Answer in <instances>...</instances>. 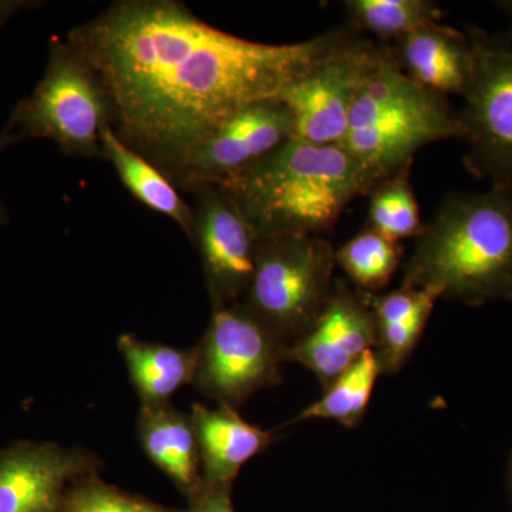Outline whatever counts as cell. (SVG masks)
<instances>
[{"label":"cell","mask_w":512,"mask_h":512,"mask_svg":"<svg viewBox=\"0 0 512 512\" xmlns=\"http://www.w3.org/2000/svg\"><path fill=\"white\" fill-rule=\"evenodd\" d=\"M266 45L208 25L174 0H120L67 40L99 76L111 128L173 184L198 146L229 116L286 87L352 35Z\"/></svg>","instance_id":"obj_1"},{"label":"cell","mask_w":512,"mask_h":512,"mask_svg":"<svg viewBox=\"0 0 512 512\" xmlns=\"http://www.w3.org/2000/svg\"><path fill=\"white\" fill-rule=\"evenodd\" d=\"M403 268L402 286L439 299L512 302V188L448 194Z\"/></svg>","instance_id":"obj_2"},{"label":"cell","mask_w":512,"mask_h":512,"mask_svg":"<svg viewBox=\"0 0 512 512\" xmlns=\"http://www.w3.org/2000/svg\"><path fill=\"white\" fill-rule=\"evenodd\" d=\"M375 184L342 146L289 140L222 185L256 237L319 235Z\"/></svg>","instance_id":"obj_3"},{"label":"cell","mask_w":512,"mask_h":512,"mask_svg":"<svg viewBox=\"0 0 512 512\" xmlns=\"http://www.w3.org/2000/svg\"><path fill=\"white\" fill-rule=\"evenodd\" d=\"M463 137L458 111L451 109L447 97L414 83L394 60L389 43H379L340 146L376 183L413 163L421 148Z\"/></svg>","instance_id":"obj_4"},{"label":"cell","mask_w":512,"mask_h":512,"mask_svg":"<svg viewBox=\"0 0 512 512\" xmlns=\"http://www.w3.org/2000/svg\"><path fill=\"white\" fill-rule=\"evenodd\" d=\"M335 252L319 235L259 239L254 276L239 303L289 348L328 305Z\"/></svg>","instance_id":"obj_5"},{"label":"cell","mask_w":512,"mask_h":512,"mask_svg":"<svg viewBox=\"0 0 512 512\" xmlns=\"http://www.w3.org/2000/svg\"><path fill=\"white\" fill-rule=\"evenodd\" d=\"M109 99L86 57L69 40H52L45 76L10 114L6 133L52 140L67 156L103 158ZM111 127V126H110Z\"/></svg>","instance_id":"obj_6"},{"label":"cell","mask_w":512,"mask_h":512,"mask_svg":"<svg viewBox=\"0 0 512 512\" xmlns=\"http://www.w3.org/2000/svg\"><path fill=\"white\" fill-rule=\"evenodd\" d=\"M473 73L458 119L467 143L464 165L491 187L512 188V35L467 30Z\"/></svg>","instance_id":"obj_7"},{"label":"cell","mask_w":512,"mask_h":512,"mask_svg":"<svg viewBox=\"0 0 512 512\" xmlns=\"http://www.w3.org/2000/svg\"><path fill=\"white\" fill-rule=\"evenodd\" d=\"M197 350L192 383L205 396L232 409L282 380L288 346L249 315L241 303L214 306Z\"/></svg>","instance_id":"obj_8"},{"label":"cell","mask_w":512,"mask_h":512,"mask_svg":"<svg viewBox=\"0 0 512 512\" xmlns=\"http://www.w3.org/2000/svg\"><path fill=\"white\" fill-rule=\"evenodd\" d=\"M379 42L353 32L319 57L279 97L291 111L293 138L315 146H340L360 86Z\"/></svg>","instance_id":"obj_9"},{"label":"cell","mask_w":512,"mask_h":512,"mask_svg":"<svg viewBox=\"0 0 512 512\" xmlns=\"http://www.w3.org/2000/svg\"><path fill=\"white\" fill-rule=\"evenodd\" d=\"M293 138L291 111L279 100L258 101L222 121L192 153L175 187H222Z\"/></svg>","instance_id":"obj_10"},{"label":"cell","mask_w":512,"mask_h":512,"mask_svg":"<svg viewBox=\"0 0 512 512\" xmlns=\"http://www.w3.org/2000/svg\"><path fill=\"white\" fill-rule=\"evenodd\" d=\"M191 238L200 251L212 308L239 303L255 271L258 237L224 188L197 191Z\"/></svg>","instance_id":"obj_11"},{"label":"cell","mask_w":512,"mask_h":512,"mask_svg":"<svg viewBox=\"0 0 512 512\" xmlns=\"http://www.w3.org/2000/svg\"><path fill=\"white\" fill-rule=\"evenodd\" d=\"M376 345L367 293L336 279L332 296L311 328L286 350V359L311 370L323 390Z\"/></svg>","instance_id":"obj_12"},{"label":"cell","mask_w":512,"mask_h":512,"mask_svg":"<svg viewBox=\"0 0 512 512\" xmlns=\"http://www.w3.org/2000/svg\"><path fill=\"white\" fill-rule=\"evenodd\" d=\"M92 458L50 443L0 453V512H60L76 481L92 476Z\"/></svg>","instance_id":"obj_13"},{"label":"cell","mask_w":512,"mask_h":512,"mask_svg":"<svg viewBox=\"0 0 512 512\" xmlns=\"http://www.w3.org/2000/svg\"><path fill=\"white\" fill-rule=\"evenodd\" d=\"M400 69L414 83L447 97H463L473 73V49L467 33L433 23L389 43Z\"/></svg>","instance_id":"obj_14"},{"label":"cell","mask_w":512,"mask_h":512,"mask_svg":"<svg viewBox=\"0 0 512 512\" xmlns=\"http://www.w3.org/2000/svg\"><path fill=\"white\" fill-rule=\"evenodd\" d=\"M190 417L205 484L232 485L241 468L275 441L274 433L252 426L229 406L195 403Z\"/></svg>","instance_id":"obj_15"},{"label":"cell","mask_w":512,"mask_h":512,"mask_svg":"<svg viewBox=\"0 0 512 512\" xmlns=\"http://www.w3.org/2000/svg\"><path fill=\"white\" fill-rule=\"evenodd\" d=\"M138 436L147 457L190 500L202 484L200 450L191 417L170 404L143 406Z\"/></svg>","instance_id":"obj_16"},{"label":"cell","mask_w":512,"mask_h":512,"mask_svg":"<svg viewBox=\"0 0 512 512\" xmlns=\"http://www.w3.org/2000/svg\"><path fill=\"white\" fill-rule=\"evenodd\" d=\"M101 150L104 160L110 161L119 175L121 184L138 202L170 218L191 237L194 211L163 171L128 147L110 126L101 134Z\"/></svg>","instance_id":"obj_17"},{"label":"cell","mask_w":512,"mask_h":512,"mask_svg":"<svg viewBox=\"0 0 512 512\" xmlns=\"http://www.w3.org/2000/svg\"><path fill=\"white\" fill-rule=\"evenodd\" d=\"M119 349L143 406L168 404L185 384L192 383L197 350H180L121 335Z\"/></svg>","instance_id":"obj_18"},{"label":"cell","mask_w":512,"mask_h":512,"mask_svg":"<svg viewBox=\"0 0 512 512\" xmlns=\"http://www.w3.org/2000/svg\"><path fill=\"white\" fill-rule=\"evenodd\" d=\"M380 375L382 369L375 350H367L355 365L340 375L328 389L323 390L325 393L318 402L306 407L292 423L325 419L338 421L346 429H356L365 419Z\"/></svg>","instance_id":"obj_19"},{"label":"cell","mask_w":512,"mask_h":512,"mask_svg":"<svg viewBox=\"0 0 512 512\" xmlns=\"http://www.w3.org/2000/svg\"><path fill=\"white\" fill-rule=\"evenodd\" d=\"M412 165H403L394 173L380 178L366 194L369 198L366 228L394 244L419 237L424 228L410 181Z\"/></svg>","instance_id":"obj_20"},{"label":"cell","mask_w":512,"mask_h":512,"mask_svg":"<svg viewBox=\"0 0 512 512\" xmlns=\"http://www.w3.org/2000/svg\"><path fill=\"white\" fill-rule=\"evenodd\" d=\"M343 8L350 29L375 36L379 43H392L443 19L439 6L430 0H346Z\"/></svg>","instance_id":"obj_21"},{"label":"cell","mask_w":512,"mask_h":512,"mask_svg":"<svg viewBox=\"0 0 512 512\" xmlns=\"http://www.w3.org/2000/svg\"><path fill=\"white\" fill-rule=\"evenodd\" d=\"M335 258L357 291L377 293L389 285L399 269L402 248L366 228L336 249Z\"/></svg>","instance_id":"obj_22"},{"label":"cell","mask_w":512,"mask_h":512,"mask_svg":"<svg viewBox=\"0 0 512 512\" xmlns=\"http://www.w3.org/2000/svg\"><path fill=\"white\" fill-rule=\"evenodd\" d=\"M60 512H171L117 490L92 474L76 481Z\"/></svg>","instance_id":"obj_23"},{"label":"cell","mask_w":512,"mask_h":512,"mask_svg":"<svg viewBox=\"0 0 512 512\" xmlns=\"http://www.w3.org/2000/svg\"><path fill=\"white\" fill-rule=\"evenodd\" d=\"M231 487L202 483L197 493L188 500L190 505L187 512H234Z\"/></svg>","instance_id":"obj_24"},{"label":"cell","mask_w":512,"mask_h":512,"mask_svg":"<svg viewBox=\"0 0 512 512\" xmlns=\"http://www.w3.org/2000/svg\"><path fill=\"white\" fill-rule=\"evenodd\" d=\"M19 138L12 136V134L6 133L5 130L0 133V153L5 150L6 147L12 146V144L18 143ZM8 222V212H6L5 205L0 201V225Z\"/></svg>","instance_id":"obj_25"},{"label":"cell","mask_w":512,"mask_h":512,"mask_svg":"<svg viewBox=\"0 0 512 512\" xmlns=\"http://www.w3.org/2000/svg\"><path fill=\"white\" fill-rule=\"evenodd\" d=\"M498 8L503 10L505 15L508 16V19H510V29H508V32L512 35V0H504V2H497Z\"/></svg>","instance_id":"obj_26"},{"label":"cell","mask_w":512,"mask_h":512,"mask_svg":"<svg viewBox=\"0 0 512 512\" xmlns=\"http://www.w3.org/2000/svg\"><path fill=\"white\" fill-rule=\"evenodd\" d=\"M507 487H508V493H510L511 504H512V450L510 453V457H508V464H507Z\"/></svg>","instance_id":"obj_27"}]
</instances>
